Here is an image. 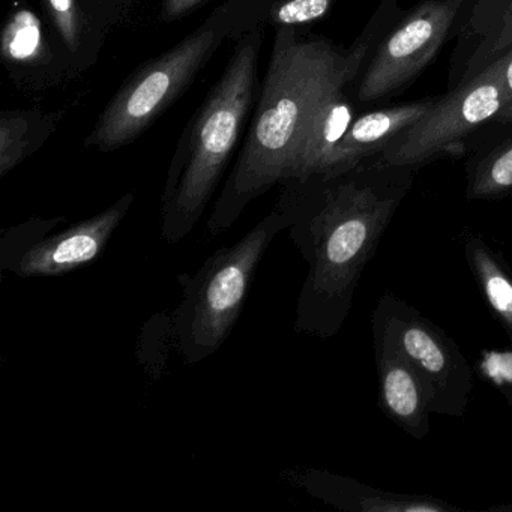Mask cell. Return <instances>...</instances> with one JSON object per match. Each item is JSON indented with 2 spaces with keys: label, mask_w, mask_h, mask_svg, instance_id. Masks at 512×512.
<instances>
[{
  "label": "cell",
  "mask_w": 512,
  "mask_h": 512,
  "mask_svg": "<svg viewBox=\"0 0 512 512\" xmlns=\"http://www.w3.org/2000/svg\"><path fill=\"white\" fill-rule=\"evenodd\" d=\"M62 113L13 110L0 116V176L13 172L55 133Z\"/></svg>",
  "instance_id": "7c38bea8"
},
{
  "label": "cell",
  "mask_w": 512,
  "mask_h": 512,
  "mask_svg": "<svg viewBox=\"0 0 512 512\" xmlns=\"http://www.w3.org/2000/svg\"><path fill=\"white\" fill-rule=\"evenodd\" d=\"M134 203L128 193L109 209L88 220L52 233L65 217L31 218L10 227L0 238V268L20 278H50L71 274L94 263Z\"/></svg>",
  "instance_id": "8992f818"
},
{
  "label": "cell",
  "mask_w": 512,
  "mask_h": 512,
  "mask_svg": "<svg viewBox=\"0 0 512 512\" xmlns=\"http://www.w3.org/2000/svg\"><path fill=\"white\" fill-rule=\"evenodd\" d=\"M43 47L41 26L31 11H20L11 17L2 38V52L14 62H31L40 56Z\"/></svg>",
  "instance_id": "5bb4252c"
},
{
  "label": "cell",
  "mask_w": 512,
  "mask_h": 512,
  "mask_svg": "<svg viewBox=\"0 0 512 512\" xmlns=\"http://www.w3.org/2000/svg\"><path fill=\"white\" fill-rule=\"evenodd\" d=\"M494 64L499 65L502 71L503 86H505L506 104L512 101V49L508 53L497 59ZM505 104V106H506Z\"/></svg>",
  "instance_id": "44dd1931"
},
{
  "label": "cell",
  "mask_w": 512,
  "mask_h": 512,
  "mask_svg": "<svg viewBox=\"0 0 512 512\" xmlns=\"http://www.w3.org/2000/svg\"><path fill=\"white\" fill-rule=\"evenodd\" d=\"M469 0H421L404 11L365 62L356 100L379 103L406 89L455 38Z\"/></svg>",
  "instance_id": "52a82bcc"
},
{
  "label": "cell",
  "mask_w": 512,
  "mask_h": 512,
  "mask_svg": "<svg viewBox=\"0 0 512 512\" xmlns=\"http://www.w3.org/2000/svg\"><path fill=\"white\" fill-rule=\"evenodd\" d=\"M319 200L308 205L293 188L277 206L289 223L290 238L310 263L296 326L313 332L332 328V314L346 301L395 208L392 197L355 181L326 188Z\"/></svg>",
  "instance_id": "7a4b0ae2"
},
{
  "label": "cell",
  "mask_w": 512,
  "mask_h": 512,
  "mask_svg": "<svg viewBox=\"0 0 512 512\" xmlns=\"http://www.w3.org/2000/svg\"><path fill=\"white\" fill-rule=\"evenodd\" d=\"M335 0H284L272 13L275 25L284 28L308 25L328 16Z\"/></svg>",
  "instance_id": "ac0fdd59"
},
{
  "label": "cell",
  "mask_w": 512,
  "mask_h": 512,
  "mask_svg": "<svg viewBox=\"0 0 512 512\" xmlns=\"http://www.w3.org/2000/svg\"><path fill=\"white\" fill-rule=\"evenodd\" d=\"M371 50L362 35L341 53L326 41L296 40L295 28L278 29L247 140L208 221L211 236L229 230L275 184L292 179L308 122L329 95L352 85Z\"/></svg>",
  "instance_id": "6da1fadb"
},
{
  "label": "cell",
  "mask_w": 512,
  "mask_h": 512,
  "mask_svg": "<svg viewBox=\"0 0 512 512\" xmlns=\"http://www.w3.org/2000/svg\"><path fill=\"white\" fill-rule=\"evenodd\" d=\"M494 121L500 122V124H512V101H509V103L500 110L499 115H497Z\"/></svg>",
  "instance_id": "7402d4cb"
},
{
  "label": "cell",
  "mask_w": 512,
  "mask_h": 512,
  "mask_svg": "<svg viewBox=\"0 0 512 512\" xmlns=\"http://www.w3.org/2000/svg\"><path fill=\"white\" fill-rule=\"evenodd\" d=\"M403 347L407 356L418 362L428 373L440 374L445 371V353L437 341L424 329L416 326L407 328L403 334Z\"/></svg>",
  "instance_id": "e0dca14e"
},
{
  "label": "cell",
  "mask_w": 512,
  "mask_h": 512,
  "mask_svg": "<svg viewBox=\"0 0 512 512\" xmlns=\"http://www.w3.org/2000/svg\"><path fill=\"white\" fill-rule=\"evenodd\" d=\"M512 191V137L488 152L473 170L469 197L488 199Z\"/></svg>",
  "instance_id": "4fadbf2b"
},
{
  "label": "cell",
  "mask_w": 512,
  "mask_h": 512,
  "mask_svg": "<svg viewBox=\"0 0 512 512\" xmlns=\"http://www.w3.org/2000/svg\"><path fill=\"white\" fill-rule=\"evenodd\" d=\"M65 46L74 52L80 43L79 10L76 0H44Z\"/></svg>",
  "instance_id": "d6986e66"
},
{
  "label": "cell",
  "mask_w": 512,
  "mask_h": 512,
  "mask_svg": "<svg viewBox=\"0 0 512 512\" xmlns=\"http://www.w3.org/2000/svg\"><path fill=\"white\" fill-rule=\"evenodd\" d=\"M383 395L389 409L400 418L410 419L418 415V385L406 365L400 362L388 365L383 377Z\"/></svg>",
  "instance_id": "9a60e30c"
},
{
  "label": "cell",
  "mask_w": 512,
  "mask_h": 512,
  "mask_svg": "<svg viewBox=\"0 0 512 512\" xmlns=\"http://www.w3.org/2000/svg\"><path fill=\"white\" fill-rule=\"evenodd\" d=\"M473 253H475L476 271H478L482 284H484L488 301L512 328L511 281L494 265L493 260L490 259V256L484 250L476 248V250H473Z\"/></svg>",
  "instance_id": "2e32d148"
},
{
  "label": "cell",
  "mask_w": 512,
  "mask_h": 512,
  "mask_svg": "<svg viewBox=\"0 0 512 512\" xmlns=\"http://www.w3.org/2000/svg\"><path fill=\"white\" fill-rule=\"evenodd\" d=\"M502 71L493 64L436 98L433 107L398 134L379 155L386 167H413L442 155L460 154L464 140L494 121L505 107Z\"/></svg>",
  "instance_id": "ba28073f"
},
{
  "label": "cell",
  "mask_w": 512,
  "mask_h": 512,
  "mask_svg": "<svg viewBox=\"0 0 512 512\" xmlns=\"http://www.w3.org/2000/svg\"><path fill=\"white\" fill-rule=\"evenodd\" d=\"M434 101L436 98L398 104L353 119L335 146L328 170L322 179L337 178L352 172L367 158L379 157L398 134L418 122L433 107Z\"/></svg>",
  "instance_id": "30bf717a"
},
{
  "label": "cell",
  "mask_w": 512,
  "mask_h": 512,
  "mask_svg": "<svg viewBox=\"0 0 512 512\" xmlns=\"http://www.w3.org/2000/svg\"><path fill=\"white\" fill-rule=\"evenodd\" d=\"M203 0H164L161 17L163 20H175L199 7Z\"/></svg>",
  "instance_id": "ffe728a7"
},
{
  "label": "cell",
  "mask_w": 512,
  "mask_h": 512,
  "mask_svg": "<svg viewBox=\"0 0 512 512\" xmlns=\"http://www.w3.org/2000/svg\"><path fill=\"white\" fill-rule=\"evenodd\" d=\"M260 43V35L253 32L236 47L194 121L187 152L170 170L161 227L169 244L181 241L197 226L232 157L256 92Z\"/></svg>",
  "instance_id": "3957f363"
},
{
  "label": "cell",
  "mask_w": 512,
  "mask_h": 512,
  "mask_svg": "<svg viewBox=\"0 0 512 512\" xmlns=\"http://www.w3.org/2000/svg\"><path fill=\"white\" fill-rule=\"evenodd\" d=\"M227 32L223 13L137 71L100 116L86 145L110 152L140 136L193 82Z\"/></svg>",
  "instance_id": "5b68a950"
},
{
  "label": "cell",
  "mask_w": 512,
  "mask_h": 512,
  "mask_svg": "<svg viewBox=\"0 0 512 512\" xmlns=\"http://www.w3.org/2000/svg\"><path fill=\"white\" fill-rule=\"evenodd\" d=\"M346 89L329 95L308 122L290 181L305 182L326 175L335 146L353 121Z\"/></svg>",
  "instance_id": "8fae6325"
},
{
  "label": "cell",
  "mask_w": 512,
  "mask_h": 512,
  "mask_svg": "<svg viewBox=\"0 0 512 512\" xmlns=\"http://www.w3.org/2000/svg\"><path fill=\"white\" fill-rule=\"evenodd\" d=\"M287 227L286 217L275 209L241 241L212 254L185 281L184 298L172 316V334L187 364H197L223 346L241 316L260 260Z\"/></svg>",
  "instance_id": "277c9868"
},
{
  "label": "cell",
  "mask_w": 512,
  "mask_h": 512,
  "mask_svg": "<svg viewBox=\"0 0 512 512\" xmlns=\"http://www.w3.org/2000/svg\"><path fill=\"white\" fill-rule=\"evenodd\" d=\"M455 38L449 89L469 82L512 49V0H469Z\"/></svg>",
  "instance_id": "9c48e42d"
}]
</instances>
